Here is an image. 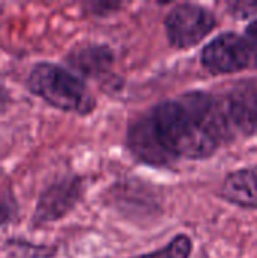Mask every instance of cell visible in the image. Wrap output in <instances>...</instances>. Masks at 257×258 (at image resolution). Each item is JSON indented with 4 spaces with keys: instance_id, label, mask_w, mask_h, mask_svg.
<instances>
[{
    "instance_id": "obj_6",
    "label": "cell",
    "mask_w": 257,
    "mask_h": 258,
    "mask_svg": "<svg viewBox=\"0 0 257 258\" xmlns=\"http://www.w3.org/2000/svg\"><path fill=\"white\" fill-rule=\"evenodd\" d=\"M126 144L129 151L139 162L145 165L156 166V168H167L176 162L161 145L150 113L139 115L136 119L130 122L127 128Z\"/></svg>"
},
{
    "instance_id": "obj_4",
    "label": "cell",
    "mask_w": 257,
    "mask_h": 258,
    "mask_svg": "<svg viewBox=\"0 0 257 258\" xmlns=\"http://www.w3.org/2000/svg\"><path fill=\"white\" fill-rule=\"evenodd\" d=\"M201 63L212 74H232L257 67V56L244 35L227 32L203 48Z\"/></svg>"
},
{
    "instance_id": "obj_7",
    "label": "cell",
    "mask_w": 257,
    "mask_h": 258,
    "mask_svg": "<svg viewBox=\"0 0 257 258\" xmlns=\"http://www.w3.org/2000/svg\"><path fill=\"white\" fill-rule=\"evenodd\" d=\"M233 130L257 136V85L239 83L223 98Z\"/></svg>"
},
{
    "instance_id": "obj_3",
    "label": "cell",
    "mask_w": 257,
    "mask_h": 258,
    "mask_svg": "<svg viewBox=\"0 0 257 258\" xmlns=\"http://www.w3.org/2000/svg\"><path fill=\"white\" fill-rule=\"evenodd\" d=\"M165 32L168 42L179 50L200 44L217 26L215 15L197 3H180L165 17Z\"/></svg>"
},
{
    "instance_id": "obj_5",
    "label": "cell",
    "mask_w": 257,
    "mask_h": 258,
    "mask_svg": "<svg viewBox=\"0 0 257 258\" xmlns=\"http://www.w3.org/2000/svg\"><path fill=\"white\" fill-rule=\"evenodd\" d=\"M85 183L77 175H64L50 183L39 195L32 222L36 227L56 222L67 216L82 200Z\"/></svg>"
},
{
    "instance_id": "obj_10",
    "label": "cell",
    "mask_w": 257,
    "mask_h": 258,
    "mask_svg": "<svg viewBox=\"0 0 257 258\" xmlns=\"http://www.w3.org/2000/svg\"><path fill=\"white\" fill-rule=\"evenodd\" d=\"M191 254H192L191 237H188L186 234H179L164 248H161L155 252H150V254L132 258H189Z\"/></svg>"
},
{
    "instance_id": "obj_1",
    "label": "cell",
    "mask_w": 257,
    "mask_h": 258,
    "mask_svg": "<svg viewBox=\"0 0 257 258\" xmlns=\"http://www.w3.org/2000/svg\"><path fill=\"white\" fill-rule=\"evenodd\" d=\"M148 113L161 145L174 160L208 159L235 132L223 98L204 91L162 101Z\"/></svg>"
},
{
    "instance_id": "obj_8",
    "label": "cell",
    "mask_w": 257,
    "mask_h": 258,
    "mask_svg": "<svg viewBox=\"0 0 257 258\" xmlns=\"http://www.w3.org/2000/svg\"><path fill=\"white\" fill-rule=\"evenodd\" d=\"M65 62L82 77L98 79L111 70L114 54L108 45L86 42L73 47L67 54Z\"/></svg>"
},
{
    "instance_id": "obj_9",
    "label": "cell",
    "mask_w": 257,
    "mask_h": 258,
    "mask_svg": "<svg viewBox=\"0 0 257 258\" xmlns=\"http://www.w3.org/2000/svg\"><path fill=\"white\" fill-rule=\"evenodd\" d=\"M221 194L236 206L257 209V165L229 174L223 183Z\"/></svg>"
},
{
    "instance_id": "obj_12",
    "label": "cell",
    "mask_w": 257,
    "mask_h": 258,
    "mask_svg": "<svg viewBox=\"0 0 257 258\" xmlns=\"http://www.w3.org/2000/svg\"><path fill=\"white\" fill-rule=\"evenodd\" d=\"M244 36L248 39L250 45L253 47V50H254V53H256L257 56V18L247 26L245 35H244Z\"/></svg>"
},
{
    "instance_id": "obj_2",
    "label": "cell",
    "mask_w": 257,
    "mask_h": 258,
    "mask_svg": "<svg viewBox=\"0 0 257 258\" xmlns=\"http://www.w3.org/2000/svg\"><path fill=\"white\" fill-rule=\"evenodd\" d=\"M26 83L32 94L59 110L80 116L95 110L97 101L83 80L61 65L50 62L36 63L30 70Z\"/></svg>"
},
{
    "instance_id": "obj_13",
    "label": "cell",
    "mask_w": 257,
    "mask_h": 258,
    "mask_svg": "<svg viewBox=\"0 0 257 258\" xmlns=\"http://www.w3.org/2000/svg\"><path fill=\"white\" fill-rule=\"evenodd\" d=\"M11 103V95H9V91L0 83V115L8 109Z\"/></svg>"
},
{
    "instance_id": "obj_11",
    "label": "cell",
    "mask_w": 257,
    "mask_h": 258,
    "mask_svg": "<svg viewBox=\"0 0 257 258\" xmlns=\"http://www.w3.org/2000/svg\"><path fill=\"white\" fill-rule=\"evenodd\" d=\"M17 201L11 189L0 183V227L6 225L17 216Z\"/></svg>"
}]
</instances>
